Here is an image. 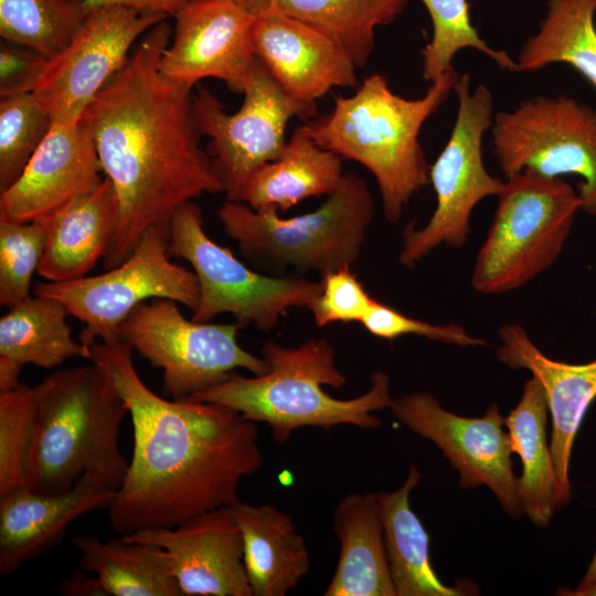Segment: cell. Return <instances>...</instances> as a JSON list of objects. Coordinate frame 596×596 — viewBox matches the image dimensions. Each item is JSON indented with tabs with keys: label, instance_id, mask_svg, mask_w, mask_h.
I'll return each instance as SVG.
<instances>
[{
	"label": "cell",
	"instance_id": "ba28073f",
	"mask_svg": "<svg viewBox=\"0 0 596 596\" xmlns=\"http://www.w3.org/2000/svg\"><path fill=\"white\" fill-rule=\"evenodd\" d=\"M168 252L190 263L200 288L194 321L207 322L222 313L238 326L273 330L290 308H306L319 297L321 281L300 276H269L248 268L204 231L203 215L193 201L181 204L169 224Z\"/></svg>",
	"mask_w": 596,
	"mask_h": 596
},
{
	"label": "cell",
	"instance_id": "8992f818",
	"mask_svg": "<svg viewBox=\"0 0 596 596\" xmlns=\"http://www.w3.org/2000/svg\"><path fill=\"white\" fill-rule=\"evenodd\" d=\"M217 215L246 258L275 270H313L323 276L356 262L374 216V201L366 182L345 172L337 191L315 211L281 217L274 210L225 200Z\"/></svg>",
	"mask_w": 596,
	"mask_h": 596
},
{
	"label": "cell",
	"instance_id": "e0dca14e",
	"mask_svg": "<svg viewBox=\"0 0 596 596\" xmlns=\"http://www.w3.org/2000/svg\"><path fill=\"white\" fill-rule=\"evenodd\" d=\"M123 536L161 547L182 596H253L232 507L212 509L173 528Z\"/></svg>",
	"mask_w": 596,
	"mask_h": 596
},
{
	"label": "cell",
	"instance_id": "60d3db41",
	"mask_svg": "<svg viewBox=\"0 0 596 596\" xmlns=\"http://www.w3.org/2000/svg\"><path fill=\"white\" fill-rule=\"evenodd\" d=\"M58 589L66 596H107L98 578L84 573H75L64 579Z\"/></svg>",
	"mask_w": 596,
	"mask_h": 596
},
{
	"label": "cell",
	"instance_id": "8fae6325",
	"mask_svg": "<svg viewBox=\"0 0 596 596\" xmlns=\"http://www.w3.org/2000/svg\"><path fill=\"white\" fill-rule=\"evenodd\" d=\"M237 323L188 320L170 299L135 308L119 327V340L162 371V393L187 398L225 381L236 369L267 371L263 358L243 349Z\"/></svg>",
	"mask_w": 596,
	"mask_h": 596
},
{
	"label": "cell",
	"instance_id": "52a82bcc",
	"mask_svg": "<svg viewBox=\"0 0 596 596\" xmlns=\"http://www.w3.org/2000/svg\"><path fill=\"white\" fill-rule=\"evenodd\" d=\"M471 275L483 295L515 290L561 255L581 211V199L562 178L523 169L505 178Z\"/></svg>",
	"mask_w": 596,
	"mask_h": 596
},
{
	"label": "cell",
	"instance_id": "484cf974",
	"mask_svg": "<svg viewBox=\"0 0 596 596\" xmlns=\"http://www.w3.org/2000/svg\"><path fill=\"white\" fill-rule=\"evenodd\" d=\"M342 158L319 146L301 126L278 156L247 179L240 201L254 210L286 212L308 198L329 196L344 177Z\"/></svg>",
	"mask_w": 596,
	"mask_h": 596
},
{
	"label": "cell",
	"instance_id": "f546056e",
	"mask_svg": "<svg viewBox=\"0 0 596 596\" xmlns=\"http://www.w3.org/2000/svg\"><path fill=\"white\" fill-rule=\"evenodd\" d=\"M71 542L79 552L83 571L98 578L107 596H182L159 546L123 535L106 542L77 535Z\"/></svg>",
	"mask_w": 596,
	"mask_h": 596
},
{
	"label": "cell",
	"instance_id": "ee69618b",
	"mask_svg": "<svg viewBox=\"0 0 596 596\" xmlns=\"http://www.w3.org/2000/svg\"><path fill=\"white\" fill-rule=\"evenodd\" d=\"M595 313H596V307H595Z\"/></svg>",
	"mask_w": 596,
	"mask_h": 596
},
{
	"label": "cell",
	"instance_id": "277c9868",
	"mask_svg": "<svg viewBox=\"0 0 596 596\" xmlns=\"http://www.w3.org/2000/svg\"><path fill=\"white\" fill-rule=\"evenodd\" d=\"M459 75L453 66L424 96L408 99L395 94L385 76L372 74L353 95L338 96L331 111L301 127L322 148L373 174L383 214L396 223L411 199L429 183L419 132L454 92Z\"/></svg>",
	"mask_w": 596,
	"mask_h": 596
},
{
	"label": "cell",
	"instance_id": "7c38bea8",
	"mask_svg": "<svg viewBox=\"0 0 596 596\" xmlns=\"http://www.w3.org/2000/svg\"><path fill=\"white\" fill-rule=\"evenodd\" d=\"M490 130L505 178L523 169L577 175L581 211L596 217V109L568 96H535L496 113Z\"/></svg>",
	"mask_w": 596,
	"mask_h": 596
},
{
	"label": "cell",
	"instance_id": "603a6c76",
	"mask_svg": "<svg viewBox=\"0 0 596 596\" xmlns=\"http://www.w3.org/2000/svg\"><path fill=\"white\" fill-rule=\"evenodd\" d=\"M65 306L47 296H30L0 318V393L21 385L22 368L53 369L72 358L89 360V347L77 342Z\"/></svg>",
	"mask_w": 596,
	"mask_h": 596
},
{
	"label": "cell",
	"instance_id": "b9f144b4",
	"mask_svg": "<svg viewBox=\"0 0 596 596\" xmlns=\"http://www.w3.org/2000/svg\"><path fill=\"white\" fill-rule=\"evenodd\" d=\"M556 594L563 596H596V579L585 583L579 582L575 588L558 589Z\"/></svg>",
	"mask_w": 596,
	"mask_h": 596
},
{
	"label": "cell",
	"instance_id": "d590c367",
	"mask_svg": "<svg viewBox=\"0 0 596 596\" xmlns=\"http://www.w3.org/2000/svg\"><path fill=\"white\" fill-rule=\"evenodd\" d=\"M34 407V386L0 393V494L24 487Z\"/></svg>",
	"mask_w": 596,
	"mask_h": 596
},
{
	"label": "cell",
	"instance_id": "9a60e30c",
	"mask_svg": "<svg viewBox=\"0 0 596 596\" xmlns=\"http://www.w3.org/2000/svg\"><path fill=\"white\" fill-rule=\"evenodd\" d=\"M390 409L408 429L440 449L458 471L462 489L486 486L509 515L523 514L512 443L497 404L480 417H466L445 409L433 394L416 392L393 398Z\"/></svg>",
	"mask_w": 596,
	"mask_h": 596
},
{
	"label": "cell",
	"instance_id": "30bf717a",
	"mask_svg": "<svg viewBox=\"0 0 596 596\" xmlns=\"http://www.w3.org/2000/svg\"><path fill=\"white\" fill-rule=\"evenodd\" d=\"M168 238V228L152 226L120 265L71 281L39 283L34 294L57 299L85 324L79 338L87 347L120 341V324L149 299H170L194 311L200 298L198 278L170 259Z\"/></svg>",
	"mask_w": 596,
	"mask_h": 596
},
{
	"label": "cell",
	"instance_id": "cb8c5ba5",
	"mask_svg": "<svg viewBox=\"0 0 596 596\" xmlns=\"http://www.w3.org/2000/svg\"><path fill=\"white\" fill-rule=\"evenodd\" d=\"M243 539L244 565L253 596H284L310 570L305 538L292 518L273 504L232 505Z\"/></svg>",
	"mask_w": 596,
	"mask_h": 596
},
{
	"label": "cell",
	"instance_id": "4dcf8cb0",
	"mask_svg": "<svg viewBox=\"0 0 596 596\" xmlns=\"http://www.w3.org/2000/svg\"><path fill=\"white\" fill-rule=\"evenodd\" d=\"M596 0H549L539 31L523 44L518 72L565 63L596 91Z\"/></svg>",
	"mask_w": 596,
	"mask_h": 596
},
{
	"label": "cell",
	"instance_id": "7402d4cb",
	"mask_svg": "<svg viewBox=\"0 0 596 596\" xmlns=\"http://www.w3.org/2000/svg\"><path fill=\"white\" fill-rule=\"evenodd\" d=\"M120 204L108 178L38 220L46 245L38 274L46 281L79 279L106 255L118 228Z\"/></svg>",
	"mask_w": 596,
	"mask_h": 596
},
{
	"label": "cell",
	"instance_id": "d6a6232c",
	"mask_svg": "<svg viewBox=\"0 0 596 596\" xmlns=\"http://www.w3.org/2000/svg\"><path fill=\"white\" fill-rule=\"evenodd\" d=\"M433 25L430 42L421 51L422 76L434 82L453 67L455 55L467 47L477 50L499 67L518 72V63L505 51L489 46L472 25L468 0H421Z\"/></svg>",
	"mask_w": 596,
	"mask_h": 596
},
{
	"label": "cell",
	"instance_id": "ab89813d",
	"mask_svg": "<svg viewBox=\"0 0 596 596\" xmlns=\"http://www.w3.org/2000/svg\"><path fill=\"white\" fill-rule=\"evenodd\" d=\"M191 0H85L88 10L104 6H123L143 12H159L174 15Z\"/></svg>",
	"mask_w": 596,
	"mask_h": 596
},
{
	"label": "cell",
	"instance_id": "7bdbcfd3",
	"mask_svg": "<svg viewBox=\"0 0 596 596\" xmlns=\"http://www.w3.org/2000/svg\"><path fill=\"white\" fill-rule=\"evenodd\" d=\"M596 579V552L588 565V568L581 582H592Z\"/></svg>",
	"mask_w": 596,
	"mask_h": 596
},
{
	"label": "cell",
	"instance_id": "9c48e42d",
	"mask_svg": "<svg viewBox=\"0 0 596 596\" xmlns=\"http://www.w3.org/2000/svg\"><path fill=\"white\" fill-rule=\"evenodd\" d=\"M454 92L457 116L441 152L429 167L436 207L421 228L409 222L403 231L400 263L413 268L441 245L462 247L470 234V216L487 196H498L505 181L491 175L482 159V139L493 121V96L486 85L471 91L469 73L460 74Z\"/></svg>",
	"mask_w": 596,
	"mask_h": 596
},
{
	"label": "cell",
	"instance_id": "3957f363",
	"mask_svg": "<svg viewBox=\"0 0 596 596\" xmlns=\"http://www.w3.org/2000/svg\"><path fill=\"white\" fill-rule=\"evenodd\" d=\"M34 387L24 488L62 493L89 475L117 491L129 467L119 447L128 408L109 374L92 362L53 372Z\"/></svg>",
	"mask_w": 596,
	"mask_h": 596
},
{
	"label": "cell",
	"instance_id": "83f0119b",
	"mask_svg": "<svg viewBox=\"0 0 596 596\" xmlns=\"http://www.w3.org/2000/svg\"><path fill=\"white\" fill-rule=\"evenodd\" d=\"M549 406L541 384L531 377L523 385L517 406L504 417L513 453L522 464L518 494L523 513L539 526L546 528L560 509V482L546 439Z\"/></svg>",
	"mask_w": 596,
	"mask_h": 596
},
{
	"label": "cell",
	"instance_id": "6da1fadb",
	"mask_svg": "<svg viewBox=\"0 0 596 596\" xmlns=\"http://www.w3.org/2000/svg\"><path fill=\"white\" fill-rule=\"evenodd\" d=\"M89 361L111 377L130 415L132 457L107 508L119 535L173 528L240 501V481L264 462L257 423L235 409L152 392L123 341L96 342Z\"/></svg>",
	"mask_w": 596,
	"mask_h": 596
},
{
	"label": "cell",
	"instance_id": "f1b7e54d",
	"mask_svg": "<svg viewBox=\"0 0 596 596\" xmlns=\"http://www.w3.org/2000/svg\"><path fill=\"white\" fill-rule=\"evenodd\" d=\"M253 18L285 14L336 38L358 68L374 50L375 31L395 21L408 0H231Z\"/></svg>",
	"mask_w": 596,
	"mask_h": 596
},
{
	"label": "cell",
	"instance_id": "f35d334b",
	"mask_svg": "<svg viewBox=\"0 0 596 596\" xmlns=\"http://www.w3.org/2000/svg\"><path fill=\"white\" fill-rule=\"evenodd\" d=\"M47 60L18 44L1 45L0 97L32 93Z\"/></svg>",
	"mask_w": 596,
	"mask_h": 596
},
{
	"label": "cell",
	"instance_id": "74e56055",
	"mask_svg": "<svg viewBox=\"0 0 596 596\" xmlns=\"http://www.w3.org/2000/svg\"><path fill=\"white\" fill-rule=\"evenodd\" d=\"M320 281V295L310 308L318 327L361 322L375 300L352 273V267L328 273Z\"/></svg>",
	"mask_w": 596,
	"mask_h": 596
},
{
	"label": "cell",
	"instance_id": "8d00e7d4",
	"mask_svg": "<svg viewBox=\"0 0 596 596\" xmlns=\"http://www.w3.org/2000/svg\"><path fill=\"white\" fill-rule=\"evenodd\" d=\"M361 324L371 334L386 340L402 336H419L457 347H483L487 342L470 336L457 323L435 324L408 317L396 309L374 300Z\"/></svg>",
	"mask_w": 596,
	"mask_h": 596
},
{
	"label": "cell",
	"instance_id": "ffe728a7",
	"mask_svg": "<svg viewBox=\"0 0 596 596\" xmlns=\"http://www.w3.org/2000/svg\"><path fill=\"white\" fill-rule=\"evenodd\" d=\"M499 362L531 372L542 386L552 418L550 448L560 482V509L572 499L568 476L573 445L583 418L596 398V359L572 364L545 355L518 323L499 328Z\"/></svg>",
	"mask_w": 596,
	"mask_h": 596
},
{
	"label": "cell",
	"instance_id": "1f68e13d",
	"mask_svg": "<svg viewBox=\"0 0 596 596\" xmlns=\"http://www.w3.org/2000/svg\"><path fill=\"white\" fill-rule=\"evenodd\" d=\"M88 12L85 0H0V35L51 58L71 42Z\"/></svg>",
	"mask_w": 596,
	"mask_h": 596
},
{
	"label": "cell",
	"instance_id": "4316f807",
	"mask_svg": "<svg viewBox=\"0 0 596 596\" xmlns=\"http://www.w3.org/2000/svg\"><path fill=\"white\" fill-rule=\"evenodd\" d=\"M421 472L412 465L404 483L394 491L377 492L383 538L396 596H465L478 594L476 584L460 581L446 585L434 571L429 535L412 510L409 496Z\"/></svg>",
	"mask_w": 596,
	"mask_h": 596
},
{
	"label": "cell",
	"instance_id": "44dd1931",
	"mask_svg": "<svg viewBox=\"0 0 596 596\" xmlns=\"http://www.w3.org/2000/svg\"><path fill=\"white\" fill-rule=\"evenodd\" d=\"M115 493L83 475L62 493L20 487L0 494V575L13 574L23 563L56 546L73 521L94 510H107Z\"/></svg>",
	"mask_w": 596,
	"mask_h": 596
},
{
	"label": "cell",
	"instance_id": "836d02e7",
	"mask_svg": "<svg viewBox=\"0 0 596 596\" xmlns=\"http://www.w3.org/2000/svg\"><path fill=\"white\" fill-rule=\"evenodd\" d=\"M52 118L32 93L0 99V192L21 175Z\"/></svg>",
	"mask_w": 596,
	"mask_h": 596
},
{
	"label": "cell",
	"instance_id": "d6986e66",
	"mask_svg": "<svg viewBox=\"0 0 596 596\" xmlns=\"http://www.w3.org/2000/svg\"><path fill=\"white\" fill-rule=\"evenodd\" d=\"M252 40L255 56L299 103L316 104L336 87L358 84V67L344 46L310 23L264 14L254 19Z\"/></svg>",
	"mask_w": 596,
	"mask_h": 596
},
{
	"label": "cell",
	"instance_id": "e575fe53",
	"mask_svg": "<svg viewBox=\"0 0 596 596\" xmlns=\"http://www.w3.org/2000/svg\"><path fill=\"white\" fill-rule=\"evenodd\" d=\"M46 232L39 221L0 220V304L12 307L31 295L34 273L42 263Z\"/></svg>",
	"mask_w": 596,
	"mask_h": 596
},
{
	"label": "cell",
	"instance_id": "ac0fdd59",
	"mask_svg": "<svg viewBox=\"0 0 596 596\" xmlns=\"http://www.w3.org/2000/svg\"><path fill=\"white\" fill-rule=\"evenodd\" d=\"M104 178L88 127L52 121L21 175L0 192V220L38 221L94 190Z\"/></svg>",
	"mask_w": 596,
	"mask_h": 596
},
{
	"label": "cell",
	"instance_id": "5b68a950",
	"mask_svg": "<svg viewBox=\"0 0 596 596\" xmlns=\"http://www.w3.org/2000/svg\"><path fill=\"white\" fill-rule=\"evenodd\" d=\"M262 358L267 364L265 373L247 377L233 372L220 384L187 398L224 405L248 421L264 423L278 444L308 426L377 428L381 421L373 413L391 406L390 376L382 371L371 374V385L360 396L340 400L324 391V385L340 389L347 383L326 339H311L298 347L268 340Z\"/></svg>",
	"mask_w": 596,
	"mask_h": 596
},
{
	"label": "cell",
	"instance_id": "7a4b0ae2",
	"mask_svg": "<svg viewBox=\"0 0 596 596\" xmlns=\"http://www.w3.org/2000/svg\"><path fill=\"white\" fill-rule=\"evenodd\" d=\"M171 36L167 20L146 32L79 120L91 130L120 204L118 228L103 258L106 269L124 263L148 228L169 230L181 204L223 192L212 158L201 148L193 88L159 70Z\"/></svg>",
	"mask_w": 596,
	"mask_h": 596
},
{
	"label": "cell",
	"instance_id": "d4e9b609",
	"mask_svg": "<svg viewBox=\"0 0 596 596\" xmlns=\"http://www.w3.org/2000/svg\"><path fill=\"white\" fill-rule=\"evenodd\" d=\"M340 541L337 567L326 596H396L383 538L377 493L352 492L333 511Z\"/></svg>",
	"mask_w": 596,
	"mask_h": 596
},
{
	"label": "cell",
	"instance_id": "4fadbf2b",
	"mask_svg": "<svg viewBox=\"0 0 596 596\" xmlns=\"http://www.w3.org/2000/svg\"><path fill=\"white\" fill-rule=\"evenodd\" d=\"M243 96L241 107L228 114L205 86L196 85L193 91L196 124L211 140L209 155L230 201H240L249 175L278 158L290 119L307 120L317 109L316 104L289 97L258 58Z\"/></svg>",
	"mask_w": 596,
	"mask_h": 596
},
{
	"label": "cell",
	"instance_id": "2e32d148",
	"mask_svg": "<svg viewBox=\"0 0 596 596\" xmlns=\"http://www.w3.org/2000/svg\"><path fill=\"white\" fill-rule=\"evenodd\" d=\"M173 18L172 41L159 62L161 74L190 88L203 78H216L243 95L257 60L255 18L231 0H191Z\"/></svg>",
	"mask_w": 596,
	"mask_h": 596
},
{
	"label": "cell",
	"instance_id": "5bb4252c",
	"mask_svg": "<svg viewBox=\"0 0 596 596\" xmlns=\"http://www.w3.org/2000/svg\"><path fill=\"white\" fill-rule=\"evenodd\" d=\"M168 17L123 6L89 10L71 42L47 60L32 94L53 121L79 123L93 98L126 64L135 42Z\"/></svg>",
	"mask_w": 596,
	"mask_h": 596
}]
</instances>
